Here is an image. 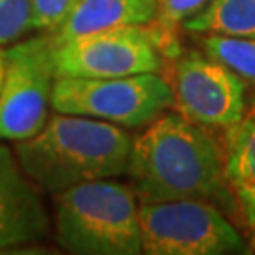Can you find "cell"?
I'll return each instance as SVG.
<instances>
[{
    "instance_id": "obj_7",
    "label": "cell",
    "mask_w": 255,
    "mask_h": 255,
    "mask_svg": "<svg viewBox=\"0 0 255 255\" xmlns=\"http://www.w3.org/2000/svg\"><path fill=\"white\" fill-rule=\"evenodd\" d=\"M57 78H118L163 68L151 28L119 25L53 42Z\"/></svg>"
},
{
    "instance_id": "obj_13",
    "label": "cell",
    "mask_w": 255,
    "mask_h": 255,
    "mask_svg": "<svg viewBox=\"0 0 255 255\" xmlns=\"http://www.w3.org/2000/svg\"><path fill=\"white\" fill-rule=\"evenodd\" d=\"M202 47L206 55L229 66L242 80L255 83V38L206 34Z\"/></svg>"
},
{
    "instance_id": "obj_10",
    "label": "cell",
    "mask_w": 255,
    "mask_h": 255,
    "mask_svg": "<svg viewBox=\"0 0 255 255\" xmlns=\"http://www.w3.org/2000/svg\"><path fill=\"white\" fill-rule=\"evenodd\" d=\"M157 13V0H76L70 13L51 30L53 42H64L119 25H147Z\"/></svg>"
},
{
    "instance_id": "obj_16",
    "label": "cell",
    "mask_w": 255,
    "mask_h": 255,
    "mask_svg": "<svg viewBox=\"0 0 255 255\" xmlns=\"http://www.w3.org/2000/svg\"><path fill=\"white\" fill-rule=\"evenodd\" d=\"M4 74H6V49L0 47V89H2V82H4Z\"/></svg>"
},
{
    "instance_id": "obj_15",
    "label": "cell",
    "mask_w": 255,
    "mask_h": 255,
    "mask_svg": "<svg viewBox=\"0 0 255 255\" xmlns=\"http://www.w3.org/2000/svg\"><path fill=\"white\" fill-rule=\"evenodd\" d=\"M74 2L76 0H30L32 30H55L70 13Z\"/></svg>"
},
{
    "instance_id": "obj_3",
    "label": "cell",
    "mask_w": 255,
    "mask_h": 255,
    "mask_svg": "<svg viewBox=\"0 0 255 255\" xmlns=\"http://www.w3.org/2000/svg\"><path fill=\"white\" fill-rule=\"evenodd\" d=\"M136 193L114 178L55 193V235L63 250L78 255L142 254Z\"/></svg>"
},
{
    "instance_id": "obj_1",
    "label": "cell",
    "mask_w": 255,
    "mask_h": 255,
    "mask_svg": "<svg viewBox=\"0 0 255 255\" xmlns=\"http://www.w3.org/2000/svg\"><path fill=\"white\" fill-rule=\"evenodd\" d=\"M127 174L136 199L164 202L216 199L227 182L223 157L214 138L182 114H166L132 142Z\"/></svg>"
},
{
    "instance_id": "obj_11",
    "label": "cell",
    "mask_w": 255,
    "mask_h": 255,
    "mask_svg": "<svg viewBox=\"0 0 255 255\" xmlns=\"http://www.w3.org/2000/svg\"><path fill=\"white\" fill-rule=\"evenodd\" d=\"M223 172L246 223L255 229V112L229 128Z\"/></svg>"
},
{
    "instance_id": "obj_17",
    "label": "cell",
    "mask_w": 255,
    "mask_h": 255,
    "mask_svg": "<svg viewBox=\"0 0 255 255\" xmlns=\"http://www.w3.org/2000/svg\"><path fill=\"white\" fill-rule=\"evenodd\" d=\"M252 248H254V252H255V238H254V242H252Z\"/></svg>"
},
{
    "instance_id": "obj_12",
    "label": "cell",
    "mask_w": 255,
    "mask_h": 255,
    "mask_svg": "<svg viewBox=\"0 0 255 255\" xmlns=\"http://www.w3.org/2000/svg\"><path fill=\"white\" fill-rule=\"evenodd\" d=\"M182 25L199 34L255 38V0H206Z\"/></svg>"
},
{
    "instance_id": "obj_8",
    "label": "cell",
    "mask_w": 255,
    "mask_h": 255,
    "mask_svg": "<svg viewBox=\"0 0 255 255\" xmlns=\"http://www.w3.org/2000/svg\"><path fill=\"white\" fill-rule=\"evenodd\" d=\"M244 82L210 55L185 53L176 63L174 106L202 127L231 128L244 118Z\"/></svg>"
},
{
    "instance_id": "obj_6",
    "label": "cell",
    "mask_w": 255,
    "mask_h": 255,
    "mask_svg": "<svg viewBox=\"0 0 255 255\" xmlns=\"http://www.w3.org/2000/svg\"><path fill=\"white\" fill-rule=\"evenodd\" d=\"M55 80L51 32L21 40L6 49V74L0 89V140H25L44 127Z\"/></svg>"
},
{
    "instance_id": "obj_4",
    "label": "cell",
    "mask_w": 255,
    "mask_h": 255,
    "mask_svg": "<svg viewBox=\"0 0 255 255\" xmlns=\"http://www.w3.org/2000/svg\"><path fill=\"white\" fill-rule=\"evenodd\" d=\"M174 106L172 87L157 72L118 78H57L51 108L108 121L119 127H142Z\"/></svg>"
},
{
    "instance_id": "obj_14",
    "label": "cell",
    "mask_w": 255,
    "mask_h": 255,
    "mask_svg": "<svg viewBox=\"0 0 255 255\" xmlns=\"http://www.w3.org/2000/svg\"><path fill=\"white\" fill-rule=\"evenodd\" d=\"M30 27V0H0V46L15 42Z\"/></svg>"
},
{
    "instance_id": "obj_2",
    "label": "cell",
    "mask_w": 255,
    "mask_h": 255,
    "mask_svg": "<svg viewBox=\"0 0 255 255\" xmlns=\"http://www.w3.org/2000/svg\"><path fill=\"white\" fill-rule=\"evenodd\" d=\"M130 147L132 138L114 123L57 112L34 136L17 140L13 153L28 178L55 195L127 172Z\"/></svg>"
},
{
    "instance_id": "obj_9",
    "label": "cell",
    "mask_w": 255,
    "mask_h": 255,
    "mask_svg": "<svg viewBox=\"0 0 255 255\" xmlns=\"http://www.w3.org/2000/svg\"><path fill=\"white\" fill-rule=\"evenodd\" d=\"M36 187L15 153L0 144V252L36 242L49 233V216Z\"/></svg>"
},
{
    "instance_id": "obj_5",
    "label": "cell",
    "mask_w": 255,
    "mask_h": 255,
    "mask_svg": "<svg viewBox=\"0 0 255 255\" xmlns=\"http://www.w3.org/2000/svg\"><path fill=\"white\" fill-rule=\"evenodd\" d=\"M142 254H244L246 242L216 206L201 199L144 202L138 208Z\"/></svg>"
}]
</instances>
